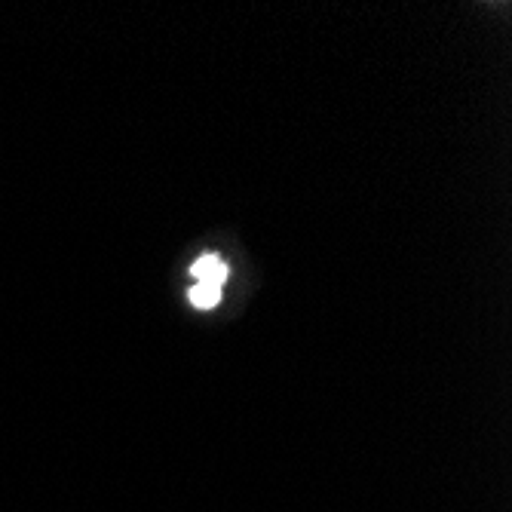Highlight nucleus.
Returning <instances> with one entry per match:
<instances>
[{"label":"nucleus","instance_id":"f257e3e1","mask_svg":"<svg viewBox=\"0 0 512 512\" xmlns=\"http://www.w3.org/2000/svg\"><path fill=\"white\" fill-rule=\"evenodd\" d=\"M194 283L197 286H209V289H224V279H227V264L218 258V255H203L197 264H194Z\"/></svg>","mask_w":512,"mask_h":512},{"label":"nucleus","instance_id":"f03ea898","mask_svg":"<svg viewBox=\"0 0 512 512\" xmlns=\"http://www.w3.org/2000/svg\"><path fill=\"white\" fill-rule=\"evenodd\" d=\"M188 298H191V304L194 307H200V310H209V307H215L218 304V298H221V292L218 289H209V286H191V292H188Z\"/></svg>","mask_w":512,"mask_h":512}]
</instances>
